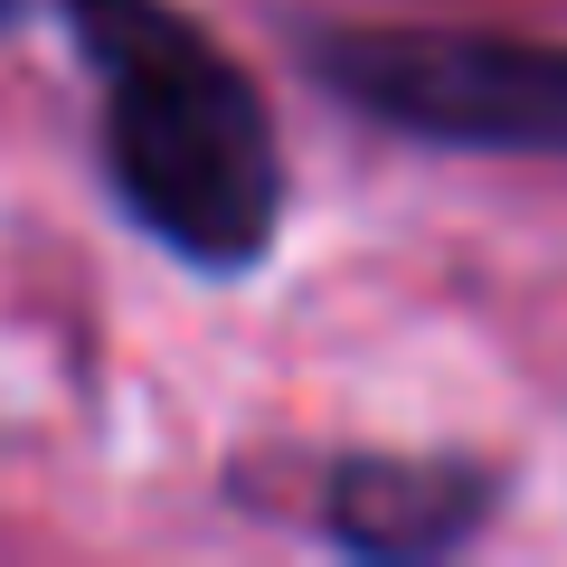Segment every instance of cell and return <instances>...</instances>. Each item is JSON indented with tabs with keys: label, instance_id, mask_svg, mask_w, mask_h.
I'll return each mask as SVG.
<instances>
[{
	"label": "cell",
	"instance_id": "cell-1",
	"mask_svg": "<svg viewBox=\"0 0 567 567\" xmlns=\"http://www.w3.org/2000/svg\"><path fill=\"white\" fill-rule=\"evenodd\" d=\"M104 104L123 218L199 275H256L284 227V142L246 66L181 0H58Z\"/></svg>",
	"mask_w": 567,
	"mask_h": 567
},
{
	"label": "cell",
	"instance_id": "cell-2",
	"mask_svg": "<svg viewBox=\"0 0 567 567\" xmlns=\"http://www.w3.org/2000/svg\"><path fill=\"white\" fill-rule=\"evenodd\" d=\"M312 85L425 152L567 162V39L502 29H312Z\"/></svg>",
	"mask_w": 567,
	"mask_h": 567
},
{
	"label": "cell",
	"instance_id": "cell-3",
	"mask_svg": "<svg viewBox=\"0 0 567 567\" xmlns=\"http://www.w3.org/2000/svg\"><path fill=\"white\" fill-rule=\"evenodd\" d=\"M502 483L464 454H331L312 473V529L350 558H445L492 520Z\"/></svg>",
	"mask_w": 567,
	"mask_h": 567
},
{
	"label": "cell",
	"instance_id": "cell-4",
	"mask_svg": "<svg viewBox=\"0 0 567 567\" xmlns=\"http://www.w3.org/2000/svg\"><path fill=\"white\" fill-rule=\"evenodd\" d=\"M10 20H20V0H0V29H10Z\"/></svg>",
	"mask_w": 567,
	"mask_h": 567
}]
</instances>
